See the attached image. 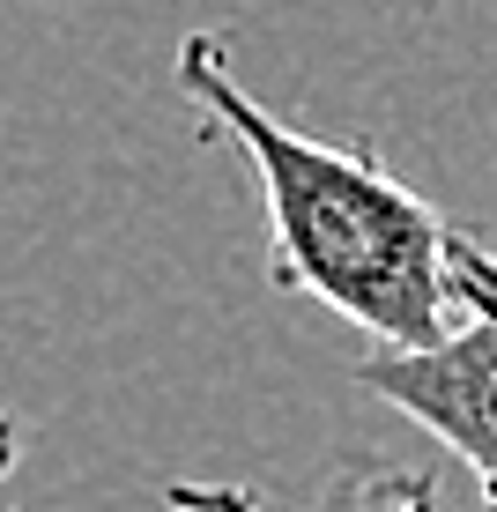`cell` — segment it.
Returning <instances> with one entry per match:
<instances>
[{"instance_id": "277c9868", "label": "cell", "mask_w": 497, "mask_h": 512, "mask_svg": "<svg viewBox=\"0 0 497 512\" xmlns=\"http://www.w3.org/2000/svg\"><path fill=\"white\" fill-rule=\"evenodd\" d=\"M15 461H23V423H15V416H0V475H8Z\"/></svg>"}, {"instance_id": "5b68a950", "label": "cell", "mask_w": 497, "mask_h": 512, "mask_svg": "<svg viewBox=\"0 0 497 512\" xmlns=\"http://www.w3.org/2000/svg\"><path fill=\"white\" fill-rule=\"evenodd\" d=\"M483 8H490V15H497V0H483Z\"/></svg>"}, {"instance_id": "3957f363", "label": "cell", "mask_w": 497, "mask_h": 512, "mask_svg": "<svg viewBox=\"0 0 497 512\" xmlns=\"http://www.w3.org/2000/svg\"><path fill=\"white\" fill-rule=\"evenodd\" d=\"M171 512H282L275 498L245 483H164ZM319 512H438V475L431 468H364L349 475Z\"/></svg>"}, {"instance_id": "7a4b0ae2", "label": "cell", "mask_w": 497, "mask_h": 512, "mask_svg": "<svg viewBox=\"0 0 497 512\" xmlns=\"http://www.w3.org/2000/svg\"><path fill=\"white\" fill-rule=\"evenodd\" d=\"M453 290L468 312L460 327L416 349H371L349 379L371 401L423 423L446 453H460L483 505L497 512V260L460 231H453Z\"/></svg>"}, {"instance_id": "6da1fadb", "label": "cell", "mask_w": 497, "mask_h": 512, "mask_svg": "<svg viewBox=\"0 0 497 512\" xmlns=\"http://www.w3.org/2000/svg\"><path fill=\"white\" fill-rule=\"evenodd\" d=\"M179 97L245 156L268 201V282L342 312L379 349L438 342L460 312L453 231L364 141H319L238 82L216 30L179 38Z\"/></svg>"}, {"instance_id": "8992f818", "label": "cell", "mask_w": 497, "mask_h": 512, "mask_svg": "<svg viewBox=\"0 0 497 512\" xmlns=\"http://www.w3.org/2000/svg\"><path fill=\"white\" fill-rule=\"evenodd\" d=\"M0 512H8V505H0Z\"/></svg>"}]
</instances>
